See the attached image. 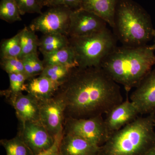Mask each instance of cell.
Masks as SVG:
<instances>
[{
    "mask_svg": "<svg viewBox=\"0 0 155 155\" xmlns=\"http://www.w3.org/2000/svg\"><path fill=\"white\" fill-rule=\"evenodd\" d=\"M56 94L65 102V119L103 116L124 101L119 84L101 67H74Z\"/></svg>",
    "mask_w": 155,
    "mask_h": 155,
    "instance_id": "cell-1",
    "label": "cell"
},
{
    "mask_svg": "<svg viewBox=\"0 0 155 155\" xmlns=\"http://www.w3.org/2000/svg\"><path fill=\"white\" fill-rule=\"evenodd\" d=\"M155 51L153 45L117 46L104 59L101 67L128 93L138 86L155 66Z\"/></svg>",
    "mask_w": 155,
    "mask_h": 155,
    "instance_id": "cell-2",
    "label": "cell"
},
{
    "mask_svg": "<svg viewBox=\"0 0 155 155\" xmlns=\"http://www.w3.org/2000/svg\"><path fill=\"white\" fill-rule=\"evenodd\" d=\"M155 113L138 116L112 134L101 155H142L155 145Z\"/></svg>",
    "mask_w": 155,
    "mask_h": 155,
    "instance_id": "cell-3",
    "label": "cell"
},
{
    "mask_svg": "<svg viewBox=\"0 0 155 155\" xmlns=\"http://www.w3.org/2000/svg\"><path fill=\"white\" fill-rule=\"evenodd\" d=\"M113 28L122 45L130 47L147 45L155 30L149 14L133 0H119Z\"/></svg>",
    "mask_w": 155,
    "mask_h": 155,
    "instance_id": "cell-4",
    "label": "cell"
},
{
    "mask_svg": "<svg viewBox=\"0 0 155 155\" xmlns=\"http://www.w3.org/2000/svg\"><path fill=\"white\" fill-rule=\"evenodd\" d=\"M78 67H101L103 61L117 47L118 39L107 28L91 35L69 37Z\"/></svg>",
    "mask_w": 155,
    "mask_h": 155,
    "instance_id": "cell-5",
    "label": "cell"
},
{
    "mask_svg": "<svg viewBox=\"0 0 155 155\" xmlns=\"http://www.w3.org/2000/svg\"><path fill=\"white\" fill-rule=\"evenodd\" d=\"M63 134L79 137L100 147L110 137L103 116L88 119H65Z\"/></svg>",
    "mask_w": 155,
    "mask_h": 155,
    "instance_id": "cell-6",
    "label": "cell"
},
{
    "mask_svg": "<svg viewBox=\"0 0 155 155\" xmlns=\"http://www.w3.org/2000/svg\"><path fill=\"white\" fill-rule=\"evenodd\" d=\"M72 11L64 6L50 7L32 20L29 28L43 35L61 34L68 36Z\"/></svg>",
    "mask_w": 155,
    "mask_h": 155,
    "instance_id": "cell-7",
    "label": "cell"
},
{
    "mask_svg": "<svg viewBox=\"0 0 155 155\" xmlns=\"http://www.w3.org/2000/svg\"><path fill=\"white\" fill-rule=\"evenodd\" d=\"M65 104L61 96L57 94L49 99L40 101V121L55 138L63 133Z\"/></svg>",
    "mask_w": 155,
    "mask_h": 155,
    "instance_id": "cell-8",
    "label": "cell"
},
{
    "mask_svg": "<svg viewBox=\"0 0 155 155\" xmlns=\"http://www.w3.org/2000/svg\"><path fill=\"white\" fill-rule=\"evenodd\" d=\"M17 135L34 155L50 148L54 144L55 139L39 122H26L20 124Z\"/></svg>",
    "mask_w": 155,
    "mask_h": 155,
    "instance_id": "cell-9",
    "label": "cell"
},
{
    "mask_svg": "<svg viewBox=\"0 0 155 155\" xmlns=\"http://www.w3.org/2000/svg\"><path fill=\"white\" fill-rule=\"evenodd\" d=\"M107 23L95 14L80 8L72 11L68 33L69 37L91 35L107 28Z\"/></svg>",
    "mask_w": 155,
    "mask_h": 155,
    "instance_id": "cell-10",
    "label": "cell"
},
{
    "mask_svg": "<svg viewBox=\"0 0 155 155\" xmlns=\"http://www.w3.org/2000/svg\"><path fill=\"white\" fill-rule=\"evenodd\" d=\"M129 99L140 115L155 113V67L136 87Z\"/></svg>",
    "mask_w": 155,
    "mask_h": 155,
    "instance_id": "cell-11",
    "label": "cell"
},
{
    "mask_svg": "<svg viewBox=\"0 0 155 155\" xmlns=\"http://www.w3.org/2000/svg\"><path fill=\"white\" fill-rule=\"evenodd\" d=\"M139 114L137 108L128 97L114 107L106 114L104 119L105 124L110 137L134 121Z\"/></svg>",
    "mask_w": 155,
    "mask_h": 155,
    "instance_id": "cell-12",
    "label": "cell"
},
{
    "mask_svg": "<svg viewBox=\"0 0 155 155\" xmlns=\"http://www.w3.org/2000/svg\"><path fill=\"white\" fill-rule=\"evenodd\" d=\"M14 108L20 124L26 122H39L40 101L31 95L22 92L6 97Z\"/></svg>",
    "mask_w": 155,
    "mask_h": 155,
    "instance_id": "cell-13",
    "label": "cell"
},
{
    "mask_svg": "<svg viewBox=\"0 0 155 155\" xmlns=\"http://www.w3.org/2000/svg\"><path fill=\"white\" fill-rule=\"evenodd\" d=\"M59 153L60 155H101V147L79 137L64 134Z\"/></svg>",
    "mask_w": 155,
    "mask_h": 155,
    "instance_id": "cell-14",
    "label": "cell"
},
{
    "mask_svg": "<svg viewBox=\"0 0 155 155\" xmlns=\"http://www.w3.org/2000/svg\"><path fill=\"white\" fill-rule=\"evenodd\" d=\"M59 87L49 78L40 75L26 81L25 91L39 101H41L54 97Z\"/></svg>",
    "mask_w": 155,
    "mask_h": 155,
    "instance_id": "cell-15",
    "label": "cell"
},
{
    "mask_svg": "<svg viewBox=\"0 0 155 155\" xmlns=\"http://www.w3.org/2000/svg\"><path fill=\"white\" fill-rule=\"evenodd\" d=\"M118 1L119 0H82L80 8L101 17L113 28Z\"/></svg>",
    "mask_w": 155,
    "mask_h": 155,
    "instance_id": "cell-16",
    "label": "cell"
},
{
    "mask_svg": "<svg viewBox=\"0 0 155 155\" xmlns=\"http://www.w3.org/2000/svg\"><path fill=\"white\" fill-rule=\"evenodd\" d=\"M69 45V38L61 34L43 35L39 41L38 48L42 54L53 52Z\"/></svg>",
    "mask_w": 155,
    "mask_h": 155,
    "instance_id": "cell-17",
    "label": "cell"
},
{
    "mask_svg": "<svg viewBox=\"0 0 155 155\" xmlns=\"http://www.w3.org/2000/svg\"><path fill=\"white\" fill-rule=\"evenodd\" d=\"M42 54L44 67L56 64H75L77 66L75 53L70 45L53 52L45 53Z\"/></svg>",
    "mask_w": 155,
    "mask_h": 155,
    "instance_id": "cell-18",
    "label": "cell"
},
{
    "mask_svg": "<svg viewBox=\"0 0 155 155\" xmlns=\"http://www.w3.org/2000/svg\"><path fill=\"white\" fill-rule=\"evenodd\" d=\"M77 67L75 64H56L45 66L41 75L45 76L59 87L68 78L72 69Z\"/></svg>",
    "mask_w": 155,
    "mask_h": 155,
    "instance_id": "cell-19",
    "label": "cell"
},
{
    "mask_svg": "<svg viewBox=\"0 0 155 155\" xmlns=\"http://www.w3.org/2000/svg\"><path fill=\"white\" fill-rule=\"evenodd\" d=\"M35 31L31 30L29 27H25L21 30L20 45L21 52L19 58H22L33 53H37L39 40Z\"/></svg>",
    "mask_w": 155,
    "mask_h": 155,
    "instance_id": "cell-20",
    "label": "cell"
},
{
    "mask_svg": "<svg viewBox=\"0 0 155 155\" xmlns=\"http://www.w3.org/2000/svg\"><path fill=\"white\" fill-rule=\"evenodd\" d=\"M21 30L10 38L5 39L1 43V59L19 58L21 52Z\"/></svg>",
    "mask_w": 155,
    "mask_h": 155,
    "instance_id": "cell-21",
    "label": "cell"
},
{
    "mask_svg": "<svg viewBox=\"0 0 155 155\" xmlns=\"http://www.w3.org/2000/svg\"><path fill=\"white\" fill-rule=\"evenodd\" d=\"M1 145L5 150L7 155H34L18 136L10 139H2Z\"/></svg>",
    "mask_w": 155,
    "mask_h": 155,
    "instance_id": "cell-22",
    "label": "cell"
},
{
    "mask_svg": "<svg viewBox=\"0 0 155 155\" xmlns=\"http://www.w3.org/2000/svg\"><path fill=\"white\" fill-rule=\"evenodd\" d=\"M19 8L15 0H1L0 18L6 22L12 23L22 20Z\"/></svg>",
    "mask_w": 155,
    "mask_h": 155,
    "instance_id": "cell-23",
    "label": "cell"
},
{
    "mask_svg": "<svg viewBox=\"0 0 155 155\" xmlns=\"http://www.w3.org/2000/svg\"><path fill=\"white\" fill-rule=\"evenodd\" d=\"M25 74L28 79L40 75L44 69L42 61L39 59L38 53L30 54L22 58Z\"/></svg>",
    "mask_w": 155,
    "mask_h": 155,
    "instance_id": "cell-24",
    "label": "cell"
},
{
    "mask_svg": "<svg viewBox=\"0 0 155 155\" xmlns=\"http://www.w3.org/2000/svg\"><path fill=\"white\" fill-rule=\"evenodd\" d=\"M10 87L8 89L1 91V94L7 97L25 91V84L28 78L23 73L9 74Z\"/></svg>",
    "mask_w": 155,
    "mask_h": 155,
    "instance_id": "cell-25",
    "label": "cell"
},
{
    "mask_svg": "<svg viewBox=\"0 0 155 155\" xmlns=\"http://www.w3.org/2000/svg\"><path fill=\"white\" fill-rule=\"evenodd\" d=\"M0 64L1 68L8 74L23 73L26 75L23 62L19 58L1 59Z\"/></svg>",
    "mask_w": 155,
    "mask_h": 155,
    "instance_id": "cell-26",
    "label": "cell"
},
{
    "mask_svg": "<svg viewBox=\"0 0 155 155\" xmlns=\"http://www.w3.org/2000/svg\"><path fill=\"white\" fill-rule=\"evenodd\" d=\"M19 8L21 15L26 14H39L42 13L43 7L38 0H15Z\"/></svg>",
    "mask_w": 155,
    "mask_h": 155,
    "instance_id": "cell-27",
    "label": "cell"
},
{
    "mask_svg": "<svg viewBox=\"0 0 155 155\" xmlns=\"http://www.w3.org/2000/svg\"><path fill=\"white\" fill-rule=\"evenodd\" d=\"M82 0H47L44 6H64L72 10L80 9Z\"/></svg>",
    "mask_w": 155,
    "mask_h": 155,
    "instance_id": "cell-28",
    "label": "cell"
},
{
    "mask_svg": "<svg viewBox=\"0 0 155 155\" xmlns=\"http://www.w3.org/2000/svg\"><path fill=\"white\" fill-rule=\"evenodd\" d=\"M64 134H60L55 139L54 144L50 148L37 155H60L59 147Z\"/></svg>",
    "mask_w": 155,
    "mask_h": 155,
    "instance_id": "cell-29",
    "label": "cell"
},
{
    "mask_svg": "<svg viewBox=\"0 0 155 155\" xmlns=\"http://www.w3.org/2000/svg\"><path fill=\"white\" fill-rule=\"evenodd\" d=\"M142 155H155V145Z\"/></svg>",
    "mask_w": 155,
    "mask_h": 155,
    "instance_id": "cell-30",
    "label": "cell"
},
{
    "mask_svg": "<svg viewBox=\"0 0 155 155\" xmlns=\"http://www.w3.org/2000/svg\"><path fill=\"white\" fill-rule=\"evenodd\" d=\"M39 4L41 5L42 7H44L45 3L46 2L47 0H38Z\"/></svg>",
    "mask_w": 155,
    "mask_h": 155,
    "instance_id": "cell-31",
    "label": "cell"
},
{
    "mask_svg": "<svg viewBox=\"0 0 155 155\" xmlns=\"http://www.w3.org/2000/svg\"><path fill=\"white\" fill-rule=\"evenodd\" d=\"M153 38L154 40V43L153 44V46L155 48V29L154 31L153 37Z\"/></svg>",
    "mask_w": 155,
    "mask_h": 155,
    "instance_id": "cell-32",
    "label": "cell"
}]
</instances>
